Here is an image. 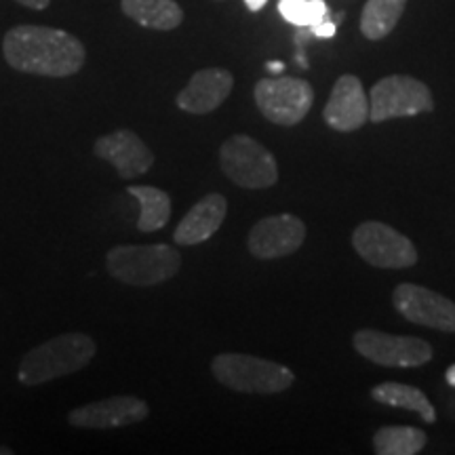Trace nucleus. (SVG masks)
Wrapping results in <instances>:
<instances>
[{
  "label": "nucleus",
  "mask_w": 455,
  "mask_h": 455,
  "mask_svg": "<svg viewBox=\"0 0 455 455\" xmlns=\"http://www.w3.org/2000/svg\"><path fill=\"white\" fill-rule=\"evenodd\" d=\"M212 371L221 386L247 395H278L295 382L291 369L281 363L235 352L215 356Z\"/></svg>",
  "instance_id": "nucleus-4"
},
{
  "label": "nucleus",
  "mask_w": 455,
  "mask_h": 455,
  "mask_svg": "<svg viewBox=\"0 0 455 455\" xmlns=\"http://www.w3.org/2000/svg\"><path fill=\"white\" fill-rule=\"evenodd\" d=\"M355 251L375 268H411L418 251L405 235L382 221H363L352 235Z\"/></svg>",
  "instance_id": "nucleus-8"
},
{
  "label": "nucleus",
  "mask_w": 455,
  "mask_h": 455,
  "mask_svg": "<svg viewBox=\"0 0 455 455\" xmlns=\"http://www.w3.org/2000/svg\"><path fill=\"white\" fill-rule=\"evenodd\" d=\"M235 87V76L226 68H204L192 74L178 93V108L188 114H209L224 104Z\"/></svg>",
  "instance_id": "nucleus-15"
},
{
  "label": "nucleus",
  "mask_w": 455,
  "mask_h": 455,
  "mask_svg": "<svg viewBox=\"0 0 455 455\" xmlns=\"http://www.w3.org/2000/svg\"><path fill=\"white\" fill-rule=\"evenodd\" d=\"M0 455H13V451H11V449H4V447H0Z\"/></svg>",
  "instance_id": "nucleus-28"
},
{
  "label": "nucleus",
  "mask_w": 455,
  "mask_h": 455,
  "mask_svg": "<svg viewBox=\"0 0 455 455\" xmlns=\"http://www.w3.org/2000/svg\"><path fill=\"white\" fill-rule=\"evenodd\" d=\"M278 11L289 24L298 28H312L327 20V4L323 0H281Z\"/></svg>",
  "instance_id": "nucleus-22"
},
{
  "label": "nucleus",
  "mask_w": 455,
  "mask_h": 455,
  "mask_svg": "<svg viewBox=\"0 0 455 455\" xmlns=\"http://www.w3.org/2000/svg\"><path fill=\"white\" fill-rule=\"evenodd\" d=\"M435 110L430 89L422 81L405 74H395L375 83L369 98V118L373 123L390 118L415 116V114Z\"/></svg>",
  "instance_id": "nucleus-7"
},
{
  "label": "nucleus",
  "mask_w": 455,
  "mask_h": 455,
  "mask_svg": "<svg viewBox=\"0 0 455 455\" xmlns=\"http://www.w3.org/2000/svg\"><path fill=\"white\" fill-rule=\"evenodd\" d=\"M127 195L140 203V232H156L167 226L171 218V198L167 192L152 186H131L127 188Z\"/></svg>",
  "instance_id": "nucleus-20"
},
{
  "label": "nucleus",
  "mask_w": 455,
  "mask_h": 455,
  "mask_svg": "<svg viewBox=\"0 0 455 455\" xmlns=\"http://www.w3.org/2000/svg\"><path fill=\"white\" fill-rule=\"evenodd\" d=\"M266 68H268L270 72H283L284 70V64H283V61H268V64H266Z\"/></svg>",
  "instance_id": "nucleus-26"
},
{
  "label": "nucleus",
  "mask_w": 455,
  "mask_h": 455,
  "mask_svg": "<svg viewBox=\"0 0 455 455\" xmlns=\"http://www.w3.org/2000/svg\"><path fill=\"white\" fill-rule=\"evenodd\" d=\"M148 413L150 407L140 396L121 395L72 409L68 413V424L84 430H110L144 422Z\"/></svg>",
  "instance_id": "nucleus-11"
},
{
  "label": "nucleus",
  "mask_w": 455,
  "mask_h": 455,
  "mask_svg": "<svg viewBox=\"0 0 455 455\" xmlns=\"http://www.w3.org/2000/svg\"><path fill=\"white\" fill-rule=\"evenodd\" d=\"M98 352V344L87 333H64L32 348L21 358L17 379L24 386H41L57 378L81 371Z\"/></svg>",
  "instance_id": "nucleus-2"
},
{
  "label": "nucleus",
  "mask_w": 455,
  "mask_h": 455,
  "mask_svg": "<svg viewBox=\"0 0 455 455\" xmlns=\"http://www.w3.org/2000/svg\"><path fill=\"white\" fill-rule=\"evenodd\" d=\"M106 268L118 283L155 287L178 275L181 255L169 244H118L108 253Z\"/></svg>",
  "instance_id": "nucleus-3"
},
{
  "label": "nucleus",
  "mask_w": 455,
  "mask_h": 455,
  "mask_svg": "<svg viewBox=\"0 0 455 455\" xmlns=\"http://www.w3.org/2000/svg\"><path fill=\"white\" fill-rule=\"evenodd\" d=\"M95 155L110 163L121 180H133L148 173L155 164V155L144 140L131 129H118L95 141Z\"/></svg>",
  "instance_id": "nucleus-13"
},
{
  "label": "nucleus",
  "mask_w": 455,
  "mask_h": 455,
  "mask_svg": "<svg viewBox=\"0 0 455 455\" xmlns=\"http://www.w3.org/2000/svg\"><path fill=\"white\" fill-rule=\"evenodd\" d=\"M407 0H367L361 13L363 36L369 41H382L401 21Z\"/></svg>",
  "instance_id": "nucleus-18"
},
{
  "label": "nucleus",
  "mask_w": 455,
  "mask_h": 455,
  "mask_svg": "<svg viewBox=\"0 0 455 455\" xmlns=\"http://www.w3.org/2000/svg\"><path fill=\"white\" fill-rule=\"evenodd\" d=\"M373 401L382 403V405L388 407H401L409 409V411H415L422 415L424 422L435 424L436 422V411L428 401V396L424 395L419 388H413V386L407 384H396V382H386L375 386L371 390Z\"/></svg>",
  "instance_id": "nucleus-19"
},
{
  "label": "nucleus",
  "mask_w": 455,
  "mask_h": 455,
  "mask_svg": "<svg viewBox=\"0 0 455 455\" xmlns=\"http://www.w3.org/2000/svg\"><path fill=\"white\" fill-rule=\"evenodd\" d=\"M220 167L236 186L264 190L278 181L275 156L249 135H232L220 148Z\"/></svg>",
  "instance_id": "nucleus-5"
},
{
  "label": "nucleus",
  "mask_w": 455,
  "mask_h": 455,
  "mask_svg": "<svg viewBox=\"0 0 455 455\" xmlns=\"http://www.w3.org/2000/svg\"><path fill=\"white\" fill-rule=\"evenodd\" d=\"M308 30L315 34V36H318V38H331L333 34H335V30H338V24H335V21L325 20V21H321V24L308 28Z\"/></svg>",
  "instance_id": "nucleus-23"
},
{
  "label": "nucleus",
  "mask_w": 455,
  "mask_h": 455,
  "mask_svg": "<svg viewBox=\"0 0 455 455\" xmlns=\"http://www.w3.org/2000/svg\"><path fill=\"white\" fill-rule=\"evenodd\" d=\"M355 348L361 356L384 367H419L432 358V346L426 339L409 335H390L361 329L355 333Z\"/></svg>",
  "instance_id": "nucleus-9"
},
{
  "label": "nucleus",
  "mask_w": 455,
  "mask_h": 455,
  "mask_svg": "<svg viewBox=\"0 0 455 455\" xmlns=\"http://www.w3.org/2000/svg\"><path fill=\"white\" fill-rule=\"evenodd\" d=\"M3 53L17 72L66 78L84 66V44L70 32L49 26H15L4 34Z\"/></svg>",
  "instance_id": "nucleus-1"
},
{
  "label": "nucleus",
  "mask_w": 455,
  "mask_h": 455,
  "mask_svg": "<svg viewBox=\"0 0 455 455\" xmlns=\"http://www.w3.org/2000/svg\"><path fill=\"white\" fill-rule=\"evenodd\" d=\"M445 378H447V384H451L453 388H455V365H451L447 369V373H445Z\"/></svg>",
  "instance_id": "nucleus-27"
},
{
  "label": "nucleus",
  "mask_w": 455,
  "mask_h": 455,
  "mask_svg": "<svg viewBox=\"0 0 455 455\" xmlns=\"http://www.w3.org/2000/svg\"><path fill=\"white\" fill-rule=\"evenodd\" d=\"M426 447V432L411 426H386L373 436L378 455H415Z\"/></svg>",
  "instance_id": "nucleus-21"
},
{
  "label": "nucleus",
  "mask_w": 455,
  "mask_h": 455,
  "mask_svg": "<svg viewBox=\"0 0 455 455\" xmlns=\"http://www.w3.org/2000/svg\"><path fill=\"white\" fill-rule=\"evenodd\" d=\"M20 4H24L28 9H34V11H43L47 9L51 4V0H17Z\"/></svg>",
  "instance_id": "nucleus-24"
},
{
  "label": "nucleus",
  "mask_w": 455,
  "mask_h": 455,
  "mask_svg": "<svg viewBox=\"0 0 455 455\" xmlns=\"http://www.w3.org/2000/svg\"><path fill=\"white\" fill-rule=\"evenodd\" d=\"M253 95L259 112L278 127H295L308 116L315 104L312 84L293 76L261 78Z\"/></svg>",
  "instance_id": "nucleus-6"
},
{
  "label": "nucleus",
  "mask_w": 455,
  "mask_h": 455,
  "mask_svg": "<svg viewBox=\"0 0 455 455\" xmlns=\"http://www.w3.org/2000/svg\"><path fill=\"white\" fill-rule=\"evenodd\" d=\"M306 226L291 213L259 220L249 232V251L258 259L287 258L304 244Z\"/></svg>",
  "instance_id": "nucleus-12"
},
{
  "label": "nucleus",
  "mask_w": 455,
  "mask_h": 455,
  "mask_svg": "<svg viewBox=\"0 0 455 455\" xmlns=\"http://www.w3.org/2000/svg\"><path fill=\"white\" fill-rule=\"evenodd\" d=\"M123 13L150 30L169 32L184 21V11L175 0H121Z\"/></svg>",
  "instance_id": "nucleus-17"
},
{
  "label": "nucleus",
  "mask_w": 455,
  "mask_h": 455,
  "mask_svg": "<svg viewBox=\"0 0 455 455\" xmlns=\"http://www.w3.org/2000/svg\"><path fill=\"white\" fill-rule=\"evenodd\" d=\"M323 116L329 127L341 133L361 129L369 121V98L363 83L352 74L339 76L333 84Z\"/></svg>",
  "instance_id": "nucleus-14"
},
{
  "label": "nucleus",
  "mask_w": 455,
  "mask_h": 455,
  "mask_svg": "<svg viewBox=\"0 0 455 455\" xmlns=\"http://www.w3.org/2000/svg\"><path fill=\"white\" fill-rule=\"evenodd\" d=\"M228 213V201L221 195H207L198 201L190 212L186 213V218L180 221V226L175 228L173 241L184 247H192V244H201L209 241L215 232L220 230V226L224 224Z\"/></svg>",
  "instance_id": "nucleus-16"
},
{
  "label": "nucleus",
  "mask_w": 455,
  "mask_h": 455,
  "mask_svg": "<svg viewBox=\"0 0 455 455\" xmlns=\"http://www.w3.org/2000/svg\"><path fill=\"white\" fill-rule=\"evenodd\" d=\"M392 304L407 321L439 331H455V301L419 284L403 283L392 293Z\"/></svg>",
  "instance_id": "nucleus-10"
},
{
  "label": "nucleus",
  "mask_w": 455,
  "mask_h": 455,
  "mask_svg": "<svg viewBox=\"0 0 455 455\" xmlns=\"http://www.w3.org/2000/svg\"><path fill=\"white\" fill-rule=\"evenodd\" d=\"M266 3H268V0H244V4H247L249 11H259Z\"/></svg>",
  "instance_id": "nucleus-25"
}]
</instances>
